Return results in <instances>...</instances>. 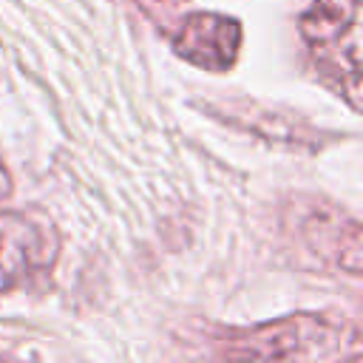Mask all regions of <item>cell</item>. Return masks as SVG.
Segmentation results:
<instances>
[{"mask_svg": "<svg viewBox=\"0 0 363 363\" xmlns=\"http://www.w3.org/2000/svg\"><path fill=\"white\" fill-rule=\"evenodd\" d=\"M218 354L230 360H337L357 357V329L337 315L295 312L250 329H227Z\"/></svg>", "mask_w": 363, "mask_h": 363, "instance_id": "obj_1", "label": "cell"}, {"mask_svg": "<svg viewBox=\"0 0 363 363\" xmlns=\"http://www.w3.org/2000/svg\"><path fill=\"white\" fill-rule=\"evenodd\" d=\"M360 0H312L298 28L320 77L360 111Z\"/></svg>", "mask_w": 363, "mask_h": 363, "instance_id": "obj_2", "label": "cell"}, {"mask_svg": "<svg viewBox=\"0 0 363 363\" xmlns=\"http://www.w3.org/2000/svg\"><path fill=\"white\" fill-rule=\"evenodd\" d=\"M244 28L235 17L218 11H190L179 20L173 48L176 54L204 71H227L241 51Z\"/></svg>", "mask_w": 363, "mask_h": 363, "instance_id": "obj_3", "label": "cell"}, {"mask_svg": "<svg viewBox=\"0 0 363 363\" xmlns=\"http://www.w3.org/2000/svg\"><path fill=\"white\" fill-rule=\"evenodd\" d=\"M54 255L57 235L48 221L28 213H0V292L45 269Z\"/></svg>", "mask_w": 363, "mask_h": 363, "instance_id": "obj_4", "label": "cell"}, {"mask_svg": "<svg viewBox=\"0 0 363 363\" xmlns=\"http://www.w3.org/2000/svg\"><path fill=\"white\" fill-rule=\"evenodd\" d=\"M142 9H145V14H150L156 23H162V26H167V17L179 9V3H184V0H136Z\"/></svg>", "mask_w": 363, "mask_h": 363, "instance_id": "obj_5", "label": "cell"}, {"mask_svg": "<svg viewBox=\"0 0 363 363\" xmlns=\"http://www.w3.org/2000/svg\"><path fill=\"white\" fill-rule=\"evenodd\" d=\"M9 193H11V179H9V173L0 167V201H3Z\"/></svg>", "mask_w": 363, "mask_h": 363, "instance_id": "obj_6", "label": "cell"}]
</instances>
